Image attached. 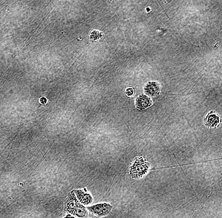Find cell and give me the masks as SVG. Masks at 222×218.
Segmentation results:
<instances>
[{
    "label": "cell",
    "mask_w": 222,
    "mask_h": 218,
    "mask_svg": "<svg viewBox=\"0 0 222 218\" xmlns=\"http://www.w3.org/2000/svg\"><path fill=\"white\" fill-rule=\"evenodd\" d=\"M65 211L81 218L86 217L88 215L85 207L80 204L73 193L68 196L65 202Z\"/></svg>",
    "instance_id": "1"
},
{
    "label": "cell",
    "mask_w": 222,
    "mask_h": 218,
    "mask_svg": "<svg viewBox=\"0 0 222 218\" xmlns=\"http://www.w3.org/2000/svg\"><path fill=\"white\" fill-rule=\"evenodd\" d=\"M148 168V162L142 157H139L136 159L130 168V175L133 179L141 178L147 173Z\"/></svg>",
    "instance_id": "2"
},
{
    "label": "cell",
    "mask_w": 222,
    "mask_h": 218,
    "mask_svg": "<svg viewBox=\"0 0 222 218\" xmlns=\"http://www.w3.org/2000/svg\"><path fill=\"white\" fill-rule=\"evenodd\" d=\"M90 212L99 216H104L109 214L112 209V206L109 204H99L88 208Z\"/></svg>",
    "instance_id": "3"
},
{
    "label": "cell",
    "mask_w": 222,
    "mask_h": 218,
    "mask_svg": "<svg viewBox=\"0 0 222 218\" xmlns=\"http://www.w3.org/2000/svg\"><path fill=\"white\" fill-rule=\"evenodd\" d=\"M145 93L152 97H156L160 94V86L157 82H149L144 89Z\"/></svg>",
    "instance_id": "4"
},
{
    "label": "cell",
    "mask_w": 222,
    "mask_h": 218,
    "mask_svg": "<svg viewBox=\"0 0 222 218\" xmlns=\"http://www.w3.org/2000/svg\"><path fill=\"white\" fill-rule=\"evenodd\" d=\"M136 106L138 109H146L152 105V102L150 98L146 95H140L136 100Z\"/></svg>",
    "instance_id": "5"
},
{
    "label": "cell",
    "mask_w": 222,
    "mask_h": 218,
    "mask_svg": "<svg viewBox=\"0 0 222 218\" xmlns=\"http://www.w3.org/2000/svg\"><path fill=\"white\" fill-rule=\"evenodd\" d=\"M75 192L79 201L81 204L84 205H88L92 203L93 200L92 197L89 194H87L81 190H77Z\"/></svg>",
    "instance_id": "6"
},
{
    "label": "cell",
    "mask_w": 222,
    "mask_h": 218,
    "mask_svg": "<svg viewBox=\"0 0 222 218\" xmlns=\"http://www.w3.org/2000/svg\"><path fill=\"white\" fill-rule=\"evenodd\" d=\"M205 122L206 125L210 127H214L217 126L219 123V117L215 113L209 114L205 119Z\"/></svg>",
    "instance_id": "7"
},
{
    "label": "cell",
    "mask_w": 222,
    "mask_h": 218,
    "mask_svg": "<svg viewBox=\"0 0 222 218\" xmlns=\"http://www.w3.org/2000/svg\"><path fill=\"white\" fill-rule=\"evenodd\" d=\"M126 94L127 96H132L133 94H135V90H133V89H132V88L127 89V90H126Z\"/></svg>",
    "instance_id": "8"
},
{
    "label": "cell",
    "mask_w": 222,
    "mask_h": 218,
    "mask_svg": "<svg viewBox=\"0 0 222 218\" xmlns=\"http://www.w3.org/2000/svg\"><path fill=\"white\" fill-rule=\"evenodd\" d=\"M40 102L42 104H46L47 103V99L45 97H42L40 99Z\"/></svg>",
    "instance_id": "9"
},
{
    "label": "cell",
    "mask_w": 222,
    "mask_h": 218,
    "mask_svg": "<svg viewBox=\"0 0 222 218\" xmlns=\"http://www.w3.org/2000/svg\"><path fill=\"white\" fill-rule=\"evenodd\" d=\"M65 218H75V217H73V216H71V215H67Z\"/></svg>",
    "instance_id": "10"
}]
</instances>
